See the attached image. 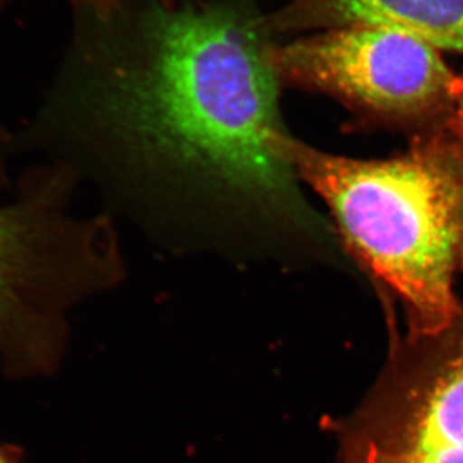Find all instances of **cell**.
I'll list each match as a JSON object with an SVG mask.
<instances>
[{
  "label": "cell",
  "instance_id": "30bf717a",
  "mask_svg": "<svg viewBox=\"0 0 463 463\" xmlns=\"http://www.w3.org/2000/svg\"><path fill=\"white\" fill-rule=\"evenodd\" d=\"M23 450L18 446L0 442V463H22Z\"/></svg>",
  "mask_w": 463,
  "mask_h": 463
},
{
  "label": "cell",
  "instance_id": "5b68a950",
  "mask_svg": "<svg viewBox=\"0 0 463 463\" xmlns=\"http://www.w3.org/2000/svg\"><path fill=\"white\" fill-rule=\"evenodd\" d=\"M447 447H463V305L441 330L408 335L344 438V450L394 455Z\"/></svg>",
  "mask_w": 463,
  "mask_h": 463
},
{
  "label": "cell",
  "instance_id": "8992f818",
  "mask_svg": "<svg viewBox=\"0 0 463 463\" xmlns=\"http://www.w3.org/2000/svg\"><path fill=\"white\" fill-rule=\"evenodd\" d=\"M273 35L375 24L463 54V0H291L267 14Z\"/></svg>",
  "mask_w": 463,
  "mask_h": 463
},
{
  "label": "cell",
  "instance_id": "277c9868",
  "mask_svg": "<svg viewBox=\"0 0 463 463\" xmlns=\"http://www.w3.org/2000/svg\"><path fill=\"white\" fill-rule=\"evenodd\" d=\"M282 88L323 93L412 138L450 127L459 75L426 41L393 27H333L271 47Z\"/></svg>",
  "mask_w": 463,
  "mask_h": 463
},
{
  "label": "cell",
  "instance_id": "ba28073f",
  "mask_svg": "<svg viewBox=\"0 0 463 463\" xmlns=\"http://www.w3.org/2000/svg\"><path fill=\"white\" fill-rule=\"evenodd\" d=\"M13 0H0V5L9 4ZM75 17H92L97 20H109L114 14L122 11L131 0H66ZM162 4L175 2H198V0H157Z\"/></svg>",
  "mask_w": 463,
  "mask_h": 463
},
{
  "label": "cell",
  "instance_id": "9c48e42d",
  "mask_svg": "<svg viewBox=\"0 0 463 463\" xmlns=\"http://www.w3.org/2000/svg\"><path fill=\"white\" fill-rule=\"evenodd\" d=\"M449 129L463 137V72L459 75V88L456 93L455 109H453V118Z\"/></svg>",
  "mask_w": 463,
  "mask_h": 463
},
{
  "label": "cell",
  "instance_id": "3957f363",
  "mask_svg": "<svg viewBox=\"0 0 463 463\" xmlns=\"http://www.w3.org/2000/svg\"><path fill=\"white\" fill-rule=\"evenodd\" d=\"M14 140L0 129V189L9 186ZM79 177L59 162L27 168L0 204V367L9 378L56 371L68 312L118 287L127 275L118 223L74 213Z\"/></svg>",
  "mask_w": 463,
  "mask_h": 463
},
{
  "label": "cell",
  "instance_id": "6da1fadb",
  "mask_svg": "<svg viewBox=\"0 0 463 463\" xmlns=\"http://www.w3.org/2000/svg\"><path fill=\"white\" fill-rule=\"evenodd\" d=\"M257 0H131L75 17L15 145L93 184L104 213L175 246L337 236L278 147L288 132Z\"/></svg>",
  "mask_w": 463,
  "mask_h": 463
},
{
  "label": "cell",
  "instance_id": "7a4b0ae2",
  "mask_svg": "<svg viewBox=\"0 0 463 463\" xmlns=\"http://www.w3.org/2000/svg\"><path fill=\"white\" fill-rule=\"evenodd\" d=\"M278 147L326 203L351 254L402 303L410 336L450 323L463 273V137H417L405 154L371 161L327 154L289 132Z\"/></svg>",
  "mask_w": 463,
  "mask_h": 463
},
{
  "label": "cell",
  "instance_id": "52a82bcc",
  "mask_svg": "<svg viewBox=\"0 0 463 463\" xmlns=\"http://www.w3.org/2000/svg\"><path fill=\"white\" fill-rule=\"evenodd\" d=\"M341 463H463V447L399 455L375 450H344Z\"/></svg>",
  "mask_w": 463,
  "mask_h": 463
}]
</instances>
